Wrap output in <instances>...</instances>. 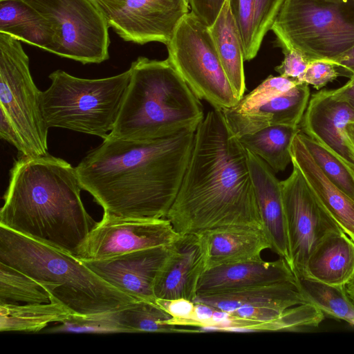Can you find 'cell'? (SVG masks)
Listing matches in <instances>:
<instances>
[{"label": "cell", "instance_id": "obj_1", "mask_svg": "<svg viewBox=\"0 0 354 354\" xmlns=\"http://www.w3.org/2000/svg\"><path fill=\"white\" fill-rule=\"evenodd\" d=\"M195 131L150 140L108 136L75 167L82 189L92 195L104 214L165 218L180 189Z\"/></svg>", "mask_w": 354, "mask_h": 354}, {"label": "cell", "instance_id": "obj_2", "mask_svg": "<svg viewBox=\"0 0 354 354\" xmlns=\"http://www.w3.org/2000/svg\"><path fill=\"white\" fill-rule=\"evenodd\" d=\"M165 218L180 235L234 225L263 228L246 149L222 110L198 126L180 189Z\"/></svg>", "mask_w": 354, "mask_h": 354}, {"label": "cell", "instance_id": "obj_3", "mask_svg": "<svg viewBox=\"0 0 354 354\" xmlns=\"http://www.w3.org/2000/svg\"><path fill=\"white\" fill-rule=\"evenodd\" d=\"M81 189L75 167L66 160L22 155L10 170L0 225L77 257L97 223Z\"/></svg>", "mask_w": 354, "mask_h": 354}, {"label": "cell", "instance_id": "obj_4", "mask_svg": "<svg viewBox=\"0 0 354 354\" xmlns=\"http://www.w3.org/2000/svg\"><path fill=\"white\" fill-rule=\"evenodd\" d=\"M130 69L131 80L109 136L150 140L196 130L204 119L201 100L167 58L139 57Z\"/></svg>", "mask_w": 354, "mask_h": 354}, {"label": "cell", "instance_id": "obj_5", "mask_svg": "<svg viewBox=\"0 0 354 354\" xmlns=\"http://www.w3.org/2000/svg\"><path fill=\"white\" fill-rule=\"evenodd\" d=\"M0 262L30 276L72 314L122 310L138 301L109 284L82 260L0 225Z\"/></svg>", "mask_w": 354, "mask_h": 354}, {"label": "cell", "instance_id": "obj_6", "mask_svg": "<svg viewBox=\"0 0 354 354\" xmlns=\"http://www.w3.org/2000/svg\"><path fill=\"white\" fill-rule=\"evenodd\" d=\"M131 76L130 68L114 76L84 79L62 70L51 73L50 86L40 93L46 127L105 139L114 128Z\"/></svg>", "mask_w": 354, "mask_h": 354}, {"label": "cell", "instance_id": "obj_7", "mask_svg": "<svg viewBox=\"0 0 354 354\" xmlns=\"http://www.w3.org/2000/svg\"><path fill=\"white\" fill-rule=\"evenodd\" d=\"M272 30L281 48L334 59L354 46V0H286Z\"/></svg>", "mask_w": 354, "mask_h": 354}, {"label": "cell", "instance_id": "obj_8", "mask_svg": "<svg viewBox=\"0 0 354 354\" xmlns=\"http://www.w3.org/2000/svg\"><path fill=\"white\" fill-rule=\"evenodd\" d=\"M166 46L167 59L198 99L221 110L239 102L209 28L192 12L181 19Z\"/></svg>", "mask_w": 354, "mask_h": 354}, {"label": "cell", "instance_id": "obj_9", "mask_svg": "<svg viewBox=\"0 0 354 354\" xmlns=\"http://www.w3.org/2000/svg\"><path fill=\"white\" fill-rule=\"evenodd\" d=\"M40 93L20 41L0 32V107L20 135L28 156L48 154V128L41 112Z\"/></svg>", "mask_w": 354, "mask_h": 354}, {"label": "cell", "instance_id": "obj_10", "mask_svg": "<svg viewBox=\"0 0 354 354\" xmlns=\"http://www.w3.org/2000/svg\"><path fill=\"white\" fill-rule=\"evenodd\" d=\"M53 26V53L82 64L109 57L107 20L95 0H24Z\"/></svg>", "mask_w": 354, "mask_h": 354}, {"label": "cell", "instance_id": "obj_11", "mask_svg": "<svg viewBox=\"0 0 354 354\" xmlns=\"http://www.w3.org/2000/svg\"><path fill=\"white\" fill-rule=\"evenodd\" d=\"M281 181L292 259L296 279L305 277L308 257L328 232L342 230L317 199L299 167Z\"/></svg>", "mask_w": 354, "mask_h": 354}, {"label": "cell", "instance_id": "obj_12", "mask_svg": "<svg viewBox=\"0 0 354 354\" xmlns=\"http://www.w3.org/2000/svg\"><path fill=\"white\" fill-rule=\"evenodd\" d=\"M109 27L124 41L165 45L189 12L188 0H95Z\"/></svg>", "mask_w": 354, "mask_h": 354}, {"label": "cell", "instance_id": "obj_13", "mask_svg": "<svg viewBox=\"0 0 354 354\" xmlns=\"http://www.w3.org/2000/svg\"><path fill=\"white\" fill-rule=\"evenodd\" d=\"M180 236L165 218H124L103 214L77 257L84 261L106 259L137 250L170 245Z\"/></svg>", "mask_w": 354, "mask_h": 354}, {"label": "cell", "instance_id": "obj_14", "mask_svg": "<svg viewBox=\"0 0 354 354\" xmlns=\"http://www.w3.org/2000/svg\"><path fill=\"white\" fill-rule=\"evenodd\" d=\"M194 302L225 311L251 326L275 320L288 308L308 303L296 281L272 283L198 295Z\"/></svg>", "mask_w": 354, "mask_h": 354}, {"label": "cell", "instance_id": "obj_15", "mask_svg": "<svg viewBox=\"0 0 354 354\" xmlns=\"http://www.w3.org/2000/svg\"><path fill=\"white\" fill-rule=\"evenodd\" d=\"M171 253V245L144 249L102 260H82L111 286L136 300L156 302L154 287Z\"/></svg>", "mask_w": 354, "mask_h": 354}, {"label": "cell", "instance_id": "obj_16", "mask_svg": "<svg viewBox=\"0 0 354 354\" xmlns=\"http://www.w3.org/2000/svg\"><path fill=\"white\" fill-rule=\"evenodd\" d=\"M354 109L331 90L313 94L300 122L301 131L344 160L354 170V146L346 130Z\"/></svg>", "mask_w": 354, "mask_h": 354}, {"label": "cell", "instance_id": "obj_17", "mask_svg": "<svg viewBox=\"0 0 354 354\" xmlns=\"http://www.w3.org/2000/svg\"><path fill=\"white\" fill-rule=\"evenodd\" d=\"M207 269V254L201 235H180L171 245V253L156 280V298L194 301L199 281Z\"/></svg>", "mask_w": 354, "mask_h": 354}, {"label": "cell", "instance_id": "obj_18", "mask_svg": "<svg viewBox=\"0 0 354 354\" xmlns=\"http://www.w3.org/2000/svg\"><path fill=\"white\" fill-rule=\"evenodd\" d=\"M255 196L272 250L286 260L291 269L292 259L281 185L274 171L258 156L247 150Z\"/></svg>", "mask_w": 354, "mask_h": 354}, {"label": "cell", "instance_id": "obj_19", "mask_svg": "<svg viewBox=\"0 0 354 354\" xmlns=\"http://www.w3.org/2000/svg\"><path fill=\"white\" fill-rule=\"evenodd\" d=\"M310 98L308 84L296 85L261 105L243 113L223 109L226 122L238 138L272 125L298 127Z\"/></svg>", "mask_w": 354, "mask_h": 354}, {"label": "cell", "instance_id": "obj_20", "mask_svg": "<svg viewBox=\"0 0 354 354\" xmlns=\"http://www.w3.org/2000/svg\"><path fill=\"white\" fill-rule=\"evenodd\" d=\"M283 281H296L285 259L244 261L207 269L198 286V295H209Z\"/></svg>", "mask_w": 354, "mask_h": 354}, {"label": "cell", "instance_id": "obj_21", "mask_svg": "<svg viewBox=\"0 0 354 354\" xmlns=\"http://www.w3.org/2000/svg\"><path fill=\"white\" fill-rule=\"evenodd\" d=\"M198 234L205 247L207 269L262 260V252L272 248L263 229L251 225H226Z\"/></svg>", "mask_w": 354, "mask_h": 354}, {"label": "cell", "instance_id": "obj_22", "mask_svg": "<svg viewBox=\"0 0 354 354\" xmlns=\"http://www.w3.org/2000/svg\"><path fill=\"white\" fill-rule=\"evenodd\" d=\"M295 164L321 204L340 229L354 241V200L333 184L313 159L298 133L290 147Z\"/></svg>", "mask_w": 354, "mask_h": 354}, {"label": "cell", "instance_id": "obj_23", "mask_svg": "<svg viewBox=\"0 0 354 354\" xmlns=\"http://www.w3.org/2000/svg\"><path fill=\"white\" fill-rule=\"evenodd\" d=\"M353 276L354 241L342 230L328 232L310 254L304 277L345 286Z\"/></svg>", "mask_w": 354, "mask_h": 354}, {"label": "cell", "instance_id": "obj_24", "mask_svg": "<svg viewBox=\"0 0 354 354\" xmlns=\"http://www.w3.org/2000/svg\"><path fill=\"white\" fill-rule=\"evenodd\" d=\"M0 32L53 53V26L24 0H0Z\"/></svg>", "mask_w": 354, "mask_h": 354}, {"label": "cell", "instance_id": "obj_25", "mask_svg": "<svg viewBox=\"0 0 354 354\" xmlns=\"http://www.w3.org/2000/svg\"><path fill=\"white\" fill-rule=\"evenodd\" d=\"M209 30L226 76L240 100L245 91V59L239 32L227 0Z\"/></svg>", "mask_w": 354, "mask_h": 354}, {"label": "cell", "instance_id": "obj_26", "mask_svg": "<svg viewBox=\"0 0 354 354\" xmlns=\"http://www.w3.org/2000/svg\"><path fill=\"white\" fill-rule=\"evenodd\" d=\"M299 127L272 125L239 138L243 146L252 151L277 173L292 162L290 147Z\"/></svg>", "mask_w": 354, "mask_h": 354}, {"label": "cell", "instance_id": "obj_27", "mask_svg": "<svg viewBox=\"0 0 354 354\" xmlns=\"http://www.w3.org/2000/svg\"><path fill=\"white\" fill-rule=\"evenodd\" d=\"M71 311L57 301L0 305V330L39 332L53 322H61Z\"/></svg>", "mask_w": 354, "mask_h": 354}, {"label": "cell", "instance_id": "obj_28", "mask_svg": "<svg viewBox=\"0 0 354 354\" xmlns=\"http://www.w3.org/2000/svg\"><path fill=\"white\" fill-rule=\"evenodd\" d=\"M299 289L324 315L342 319L354 328V301L345 286L326 284L308 277L296 279Z\"/></svg>", "mask_w": 354, "mask_h": 354}, {"label": "cell", "instance_id": "obj_29", "mask_svg": "<svg viewBox=\"0 0 354 354\" xmlns=\"http://www.w3.org/2000/svg\"><path fill=\"white\" fill-rule=\"evenodd\" d=\"M119 322L129 333H175L185 331L171 324L173 317L156 302L138 300L117 311Z\"/></svg>", "mask_w": 354, "mask_h": 354}, {"label": "cell", "instance_id": "obj_30", "mask_svg": "<svg viewBox=\"0 0 354 354\" xmlns=\"http://www.w3.org/2000/svg\"><path fill=\"white\" fill-rule=\"evenodd\" d=\"M49 302L50 295L41 283L0 262V305Z\"/></svg>", "mask_w": 354, "mask_h": 354}, {"label": "cell", "instance_id": "obj_31", "mask_svg": "<svg viewBox=\"0 0 354 354\" xmlns=\"http://www.w3.org/2000/svg\"><path fill=\"white\" fill-rule=\"evenodd\" d=\"M298 135L324 175L354 200V170L341 157L301 131Z\"/></svg>", "mask_w": 354, "mask_h": 354}, {"label": "cell", "instance_id": "obj_32", "mask_svg": "<svg viewBox=\"0 0 354 354\" xmlns=\"http://www.w3.org/2000/svg\"><path fill=\"white\" fill-rule=\"evenodd\" d=\"M59 323L60 324L48 331L74 333H129V330L119 322L117 311L88 315L71 314Z\"/></svg>", "mask_w": 354, "mask_h": 354}, {"label": "cell", "instance_id": "obj_33", "mask_svg": "<svg viewBox=\"0 0 354 354\" xmlns=\"http://www.w3.org/2000/svg\"><path fill=\"white\" fill-rule=\"evenodd\" d=\"M298 84H301L291 78L270 75L253 91L243 96L234 106L230 109L236 113L245 112Z\"/></svg>", "mask_w": 354, "mask_h": 354}, {"label": "cell", "instance_id": "obj_34", "mask_svg": "<svg viewBox=\"0 0 354 354\" xmlns=\"http://www.w3.org/2000/svg\"><path fill=\"white\" fill-rule=\"evenodd\" d=\"M286 0H254L252 25V52L256 57L266 33L272 26Z\"/></svg>", "mask_w": 354, "mask_h": 354}, {"label": "cell", "instance_id": "obj_35", "mask_svg": "<svg viewBox=\"0 0 354 354\" xmlns=\"http://www.w3.org/2000/svg\"><path fill=\"white\" fill-rule=\"evenodd\" d=\"M232 15L239 30L245 61L254 58L252 52V25L254 0H227Z\"/></svg>", "mask_w": 354, "mask_h": 354}, {"label": "cell", "instance_id": "obj_36", "mask_svg": "<svg viewBox=\"0 0 354 354\" xmlns=\"http://www.w3.org/2000/svg\"><path fill=\"white\" fill-rule=\"evenodd\" d=\"M339 76L343 75L337 64L328 59H314L310 62L306 71L304 82L316 89H321Z\"/></svg>", "mask_w": 354, "mask_h": 354}, {"label": "cell", "instance_id": "obj_37", "mask_svg": "<svg viewBox=\"0 0 354 354\" xmlns=\"http://www.w3.org/2000/svg\"><path fill=\"white\" fill-rule=\"evenodd\" d=\"M284 58L275 71L285 77L291 78L299 84H304L306 71L311 62L301 53L288 48H282Z\"/></svg>", "mask_w": 354, "mask_h": 354}, {"label": "cell", "instance_id": "obj_38", "mask_svg": "<svg viewBox=\"0 0 354 354\" xmlns=\"http://www.w3.org/2000/svg\"><path fill=\"white\" fill-rule=\"evenodd\" d=\"M156 303L173 317L171 324L178 326L180 322L191 319L194 312L195 303L185 299H156Z\"/></svg>", "mask_w": 354, "mask_h": 354}, {"label": "cell", "instance_id": "obj_39", "mask_svg": "<svg viewBox=\"0 0 354 354\" xmlns=\"http://www.w3.org/2000/svg\"><path fill=\"white\" fill-rule=\"evenodd\" d=\"M227 0H188L191 12L206 26L210 27Z\"/></svg>", "mask_w": 354, "mask_h": 354}, {"label": "cell", "instance_id": "obj_40", "mask_svg": "<svg viewBox=\"0 0 354 354\" xmlns=\"http://www.w3.org/2000/svg\"><path fill=\"white\" fill-rule=\"evenodd\" d=\"M0 136L14 146L22 155L28 156V150L11 120L1 109Z\"/></svg>", "mask_w": 354, "mask_h": 354}, {"label": "cell", "instance_id": "obj_41", "mask_svg": "<svg viewBox=\"0 0 354 354\" xmlns=\"http://www.w3.org/2000/svg\"><path fill=\"white\" fill-rule=\"evenodd\" d=\"M330 61L340 67L343 76L351 77L354 75V46Z\"/></svg>", "mask_w": 354, "mask_h": 354}, {"label": "cell", "instance_id": "obj_42", "mask_svg": "<svg viewBox=\"0 0 354 354\" xmlns=\"http://www.w3.org/2000/svg\"><path fill=\"white\" fill-rule=\"evenodd\" d=\"M331 91L337 98L346 102L354 109V75L342 87Z\"/></svg>", "mask_w": 354, "mask_h": 354}, {"label": "cell", "instance_id": "obj_43", "mask_svg": "<svg viewBox=\"0 0 354 354\" xmlns=\"http://www.w3.org/2000/svg\"><path fill=\"white\" fill-rule=\"evenodd\" d=\"M345 289L348 296L354 301V276L353 278L346 283Z\"/></svg>", "mask_w": 354, "mask_h": 354}, {"label": "cell", "instance_id": "obj_44", "mask_svg": "<svg viewBox=\"0 0 354 354\" xmlns=\"http://www.w3.org/2000/svg\"><path fill=\"white\" fill-rule=\"evenodd\" d=\"M346 130L352 144L354 146V122L348 123L346 127Z\"/></svg>", "mask_w": 354, "mask_h": 354}]
</instances>
